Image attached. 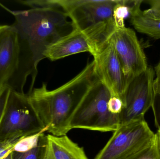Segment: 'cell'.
Listing matches in <instances>:
<instances>
[{
    "instance_id": "19",
    "label": "cell",
    "mask_w": 160,
    "mask_h": 159,
    "mask_svg": "<svg viewBox=\"0 0 160 159\" xmlns=\"http://www.w3.org/2000/svg\"><path fill=\"white\" fill-rule=\"evenodd\" d=\"M150 7L143 11L144 14L155 19L160 20V0H148Z\"/></svg>"
},
{
    "instance_id": "25",
    "label": "cell",
    "mask_w": 160,
    "mask_h": 159,
    "mask_svg": "<svg viewBox=\"0 0 160 159\" xmlns=\"http://www.w3.org/2000/svg\"><path fill=\"white\" fill-rule=\"evenodd\" d=\"M6 25H0V30H1L3 29V28H4L5 27H6Z\"/></svg>"
},
{
    "instance_id": "8",
    "label": "cell",
    "mask_w": 160,
    "mask_h": 159,
    "mask_svg": "<svg viewBox=\"0 0 160 159\" xmlns=\"http://www.w3.org/2000/svg\"><path fill=\"white\" fill-rule=\"evenodd\" d=\"M120 62L128 86L148 68L143 49L132 29L116 28L108 38Z\"/></svg>"
},
{
    "instance_id": "10",
    "label": "cell",
    "mask_w": 160,
    "mask_h": 159,
    "mask_svg": "<svg viewBox=\"0 0 160 159\" xmlns=\"http://www.w3.org/2000/svg\"><path fill=\"white\" fill-rule=\"evenodd\" d=\"M155 77V70L148 67L130 83L126 91L125 107L119 115L120 126L145 119V115L152 107Z\"/></svg>"
},
{
    "instance_id": "5",
    "label": "cell",
    "mask_w": 160,
    "mask_h": 159,
    "mask_svg": "<svg viewBox=\"0 0 160 159\" xmlns=\"http://www.w3.org/2000/svg\"><path fill=\"white\" fill-rule=\"evenodd\" d=\"M145 119L120 126L94 159H129L151 149L157 143Z\"/></svg>"
},
{
    "instance_id": "2",
    "label": "cell",
    "mask_w": 160,
    "mask_h": 159,
    "mask_svg": "<svg viewBox=\"0 0 160 159\" xmlns=\"http://www.w3.org/2000/svg\"><path fill=\"white\" fill-rule=\"evenodd\" d=\"M15 21L10 25L23 41L36 66L45 57L49 47L75 29L66 13L59 7L11 10Z\"/></svg>"
},
{
    "instance_id": "9",
    "label": "cell",
    "mask_w": 160,
    "mask_h": 159,
    "mask_svg": "<svg viewBox=\"0 0 160 159\" xmlns=\"http://www.w3.org/2000/svg\"><path fill=\"white\" fill-rule=\"evenodd\" d=\"M75 29L84 30L99 23L113 21L112 13L117 0H55Z\"/></svg>"
},
{
    "instance_id": "1",
    "label": "cell",
    "mask_w": 160,
    "mask_h": 159,
    "mask_svg": "<svg viewBox=\"0 0 160 159\" xmlns=\"http://www.w3.org/2000/svg\"><path fill=\"white\" fill-rule=\"evenodd\" d=\"M97 79L94 61L79 73L55 89H48L46 83L27 93L30 102L47 131L54 136L67 135L75 112Z\"/></svg>"
},
{
    "instance_id": "13",
    "label": "cell",
    "mask_w": 160,
    "mask_h": 159,
    "mask_svg": "<svg viewBox=\"0 0 160 159\" xmlns=\"http://www.w3.org/2000/svg\"><path fill=\"white\" fill-rule=\"evenodd\" d=\"M129 19L132 25L137 31L153 39H160V20L147 16L141 7L133 11Z\"/></svg>"
},
{
    "instance_id": "7",
    "label": "cell",
    "mask_w": 160,
    "mask_h": 159,
    "mask_svg": "<svg viewBox=\"0 0 160 159\" xmlns=\"http://www.w3.org/2000/svg\"><path fill=\"white\" fill-rule=\"evenodd\" d=\"M116 28L112 21L102 22L84 30L75 29L49 47L45 57L53 61L82 52L93 55L107 41Z\"/></svg>"
},
{
    "instance_id": "15",
    "label": "cell",
    "mask_w": 160,
    "mask_h": 159,
    "mask_svg": "<svg viewBox=\"0 0 160 159\" xmlns=\"http://www.w3.org/2000/svg\"><path fill=\"white\" fill-rule=\"evenodd\" d=\"M156 77L153 84V100L152 108L155 126L160 129V60L154 68Z\"/></svg>"
},
{
    "instance_id": "17",
    "label": "cell",
    "mask_w": 160,
    "mask_h": 159,
    "mask_svg": "<svg viewBox=\"0 0 160 159\" xmlns=\"http://www.w3.org/2000/svg\"><path fill=\"white\" fill-rule=\"evenodd\" d=\"M46 132V131H43L23 138L16 145L13 151L23 152L34 148L38 144L40 136Z\"/></svg>"
},
{
    "instance_id": "18",
    "label": "cell",
    "mask_w": 160,
    "mask_h": 159,
    "mask_svg": "<svg viewBox=\"0 0 160 159\" xmlns=\"http://www.w3.org/2000/svg\"><path fill=\"white\" fill-rule=\"evenodd\" d=\"M24 138H11L0 141V159H3L11 153L16 145Z\"/></svg>"
},
{
    "instance_id": "4",
    "label": "cell",
    "mask_w": 160,
    "mask_h": 159,
    "mask_svg": "<svg viewBox=\"0 0 160 159\" xmlns=\"http://www.w3.org/2000/svg\"><path fill=\"white\" fill-rule=\"evenodd\" d=\"M111 97L109 90L97 78L75 112L71 130L115 131L120 126V119L119 115L112 114L108 109Z\"/></svg>"
},
{
    "instance_id": "21",
    "label": "cell",
    "mask_w": 160,
    "mask_h": 159,
    "mask_svg": "<svg viewBox=\"0 0 160 159\" xmlns=\"http://www.w3.org/2000/svg\"><path fill=\"white\" fill-rule=\"evenodd\" d=\"M10 90L4 88L0 91V124L3 116Z\"/></svg>"
},
{
    "instance_id": "14",
    "label": "cell",
    "mask_w": 160,
    "mask_h": 159,
    "mask_svg": "<svg viewBox=\"0 0 160 159\" xmlns=\"http://www.w3.org/2000/svg\"><path fill=\"white\" fill-rule=\"evenodd\" d=\"M143 0H117L113 10L112 19L116 28L126 27L125 20L139 7Z\"/></svg>"
},
{
    "instance_id": "22",
    "label": "cell",
    "mask_w": 160,
    "mask_h": 159,
    "mask_svg": "<svg viewBox=\"0 0 160 159\" xmlns=\"http://www.w3.org/2000/svg\"><path fill=\"white\" fill-rule=\"evenodd\" d=\"M153 147L146 153L129 159H160L158 154L153 151Z\"/></svg>"
},
{
    "instance_id": "16",
    "label": "cell",
    "mask_w": 160,
    "mask_h": 159,
    "mask_svg": "<svg viewBox=\"0 0 160 159\" xmlns=\"http://www.w3.org/2000/svg\"><path fill=\"white\" fill-rule=\"evenodd\" d=\"M46 144V135L43 133L35 147L25 152L12 151V159H43Z\"/></svg>"
},
{
    "instance_id": "20",
    "label": "cell",
    "mask_w": 160,
    "mask_h": 159,
    "mask_svg": "<svg viewBox=\"0 0 160 159\" xmlns=\"http://www.w3.org/2000/svg\"><path fill=\"white\" fill-rule=\"evenodd\" d=\"M124 107V103L120 99L111 96L108 102V109L112 114L119 115Z\"/></svg>"
},
{
    "instance_id": "12",
    "label": "cell",
    "mask_w": 160,
    "mask_h": 159,
    "mask_svg": "<svg viewBox=\"0 0 160 159\" xmlns=\"http://www.w3.org/2000/svg\"><path fill=\"white\" fill-rule=\"evenodd\" d=\"M43 159H88L82 147L67 135H46V144Z\"/></svg>"
},
{
    "instance_id": "6",
    "label": "cell",
    "mask_w": 160,
    "mask_h": 159,
    "mask_svg": "<svg viewBox=\"0 0 160 159\" xmlns=\"http://www.w3.org/2000/svg\"><path fill=\"white\" fill-rule=\"evenodd\" d=\"M47 131L32 106L27 93L10 90L0 124V141L26 137Z\"/></svg>"
},
{
    "instance_id": "11",
    "label": "cell",
    "mask_w": 160,
    "mask_h": 159,
    "mask_svg": "<svg viewBox=\"0 0 160 159\" xmlns=\"http://www.w3.org/2000/svg\"><path fill=\"white\" fill-rule=\"evenodd\" d=\"M92 56L97 78L107 88L112 97H117L123 101L125 107L128 85L112 45L108 39Z\"/></svg>"
},
{
    "instance_id": "3",
    "label": "cell",
    "mask_w": 160,
    "mask_h": 159,
    "mask_svg": "<svg viewBox=\"0 0 160 159\" xmlns=\"http://www.w3.org/2000/svg\"><path fill=\"white\" fill-rule=\"evenodd\" d=\"M38 67L23 41L10 25L0 30V91L8 88L24 93L27 78L32 82L29 91L33 89Z\"/></svg>"
},
{
    "instance_id": "24",
    "label": "cell",
    "mask_w": 160,
    "mask_h": 159,
    "mask_svg": "<svg viewBox=\"0 0 160 159\" xmlns=\"http://www.w3.org/2000/svg\"><path fill=\"white\" fill-rule=\"evenodd\" d=\"M3 159H12V152L9 153L8 156H7Z\"/></svg>"
},
{
    "instance_id": "23",
    "label": "cell",
    "mask_w": 160,
    "mask_h": 159,
    "mask_svg": "<svg viewBox=\"0 0 160 159\" xmlns=\"http://www.w3.org/2000/svg\"><path fill=\"white\" fill-rule=\"evenodd\" d=\"M157 136V141H158V146L159 151L160 157V129H158V131L156 133Z\"/></svg>"
}]
</instances>
